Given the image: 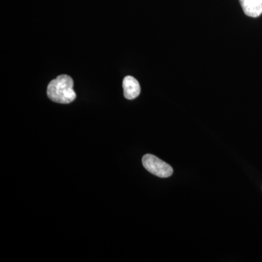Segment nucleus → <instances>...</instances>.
Here are the masks:
<instances>
[{
    "label": "nucleus",
    "instance_id": "obj_1",
    "mask_svg": "<svg viewBox=\"0 0 262 262\" xmlns=\"http://www.w3.org/2000/svg\"><path fill=\"white\" fill-rule=\"evenodd\" d=\"M74 82L68 75L58 76L50 82L48 86V98L53 102L63 103H72L76 98V93L73 89Z\"/></svg>",
    "mask_w": 262,
    "mask_h": 262
},
{
    "label": "nucleus",
    "instance_id": "obj_2",
    "mask_svg": "<svg viewBox=\"0 0 262 262\" xmlns=\"http://www.w3.org/2000/svg\"><path fill=\"white\" fill-rule=\"evenodd\" d=\"M142 163L149 173L160 178H168L173 173V169L170 165L153 155H144L142 158Z\"/></svg>",
    "mask_w": 262,
    "mask_h": 262
},
{
    "label": "nucleus",
    "instance_id": "obj_3",
    "mask_svg": "<svg viewBox=\"0 0 262 262\" xmlns=\"http://www.w3.org/2000/svg\"><path fill=\"white\" fill-rule=\"evenodd\" d=\"M124 96L128 100L135 99L141 93V87L139 82L134 77L127 76L122 82Z\"/></svg>",
    "mask_w": 262,
    "mask_h": 262
},
{
    "label": "nucleus",
    "instance_id": "obj_4",
    "mask_svg": "<svg viewBox=\"0 0 262 262\" xmlns=\"http://www.w3.org/2000/svg\"><path fill=\"white\" fill-rule=\"evenodd\" d=\"M245 14L257 18L262 14V0H239Z\"/></svg>",
    "mask_w": 262,
    "mask_h": 262
}]
</instances>
